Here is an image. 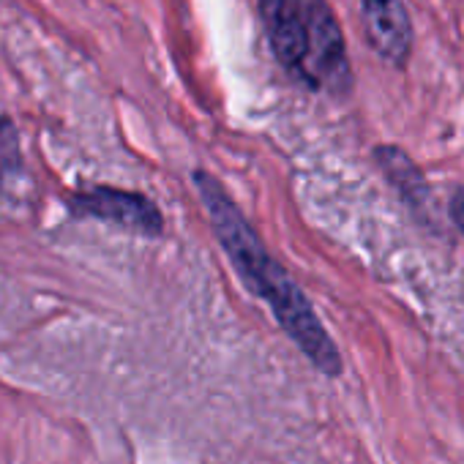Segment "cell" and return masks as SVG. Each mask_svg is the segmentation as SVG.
Returning a JSON list of instances; mask_svg holds the SVG:
<instances>
[{
  "mask_svg": "<svg viewBox=\"0 0 464 464\" xmlns=\"http://www.w3.org/2000/svg\"><path fill=\"white\" fill-rule=\"evenodd\" d=\"M194 188L208 210L210 229L227 255V260L241 276L244 287L255 293L260 301L268 304L279 328L293 339V344L312 361V366L325 377H339L344 363L336 342L325 331L323 320L317 317L312 301L304 295L293 274L268 252L257 229L249 224L244 210L236 205L221 186L205 169H194Z\"/></svg>",
  "mask_w": 464,
  "mask_h": 464,
  "instance_id": "6da1fadb",
  "label": "cell"
},
{
  "mask_svg": "<svg viewBox=\"0 0 464 464\" xmlns=\"http://www.w3.org/2000/svg\"><path fill=\"white\" fill-rule=\"evenodd\" d=\"M74 213L110 221L121 229L137 232L145 238H159L164 232V216L153 199L140 191H126L115 186H93L88 191L74 194Z\"/></svg>",
  "mask_w": 464,
  "mask_h": 464,
  "instance_id": "3957f363",
  "label": "cell"
},
{
  "mask_svg": "<svg viewBox=\"0 0 464 464\" xmlns=\"http://www.w3.org/2000/svg\"><path fill=\"white\" fill-rule=\"evenodd\" d=\"M374 164L391 183V188L399 194V199L420 218H426L429 208V183L420 172V167L410 159V153L399 145H377L372 150Z\"/></svg>",
  "mask_w": 464,
  "mask_h": 464,
  "instance_id": "5b68a950",
  "label": "cell"
},
{
  "mask_svg": "<svg viewBox=\"0 0 464 464\" xmlns=\"http://www.w3.org/2000/svg\"><path fill=\"white\" fill-rule=\"evenodd\" d=\"M266 4H271V0H257V6H266Z\"/></svg>",
  "mask_w": 464,
  "mask_h": 464,
  "instance_id": "52a82bcc",
  "label": "cell"
},
{
  "mask_svg": "<svg viewBox=\"0 0 464 464\" xmlns=\"http://www.w3.org/2000/svg\"><path fill=\"white\" fill-rule=\"evenodd\" d=\"M361 23L374 55L391 69H404L415 44L404 0H361Z\"/></svg>",
  "mask_w": 464,
  "mask_h": 464,
  "instance_id": "277c9868",
  "label": "cell"
},
{
  "mask_svg": "<svg viewBox=\"0 0 464 464\" xmlns=\"http://www.w3.org/2000/svg\"><path fill=\"white\" fill-rule=\"evenodd\" d=\"M448 216H450V221L461 229V236H464V188L450 199V205H448Z\"/></svg>",
  "mask_w": 464,
  "mask_h": 464,
  "instance_id": "8992f818",
  "label": "cell"
},
{
  "mask_svg": "<svg viewBox=\"0 0 464 464\" xmlns=\"http://www.w3.org/2000/svg\"><path fill=\"white\" fill-rule=\"evenodd\" d=\"M306 34V66L314 93L347 99L355 77L347 58V42L328 0H293Z\"/></svg>",
  "mask_w": 464,
  "mask_h": 464,
  "instance_id": "7a4b0ae2",
  "label": "cell"
}]
</instances>
